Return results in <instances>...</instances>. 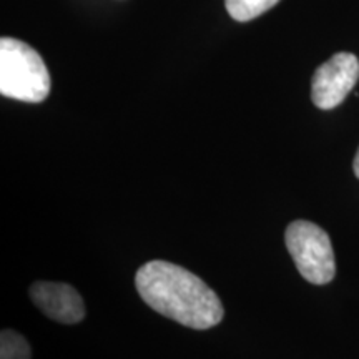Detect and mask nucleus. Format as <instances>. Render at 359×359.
<instances>
[{
	"label": "nucleus",
	"instance_id": "39448f33",
	"mask_svg": "<svg viewBox=\"0 0 359 359\" xmlns=\"http://www.w3.org/2000/svg\"><path fill=\"white\" fill-rule=\"evenodd\" d=\"M29 294L45 316L62 325H77L87 314L82 296L67 283L35 281Z\"/></svg>",
	"mask_w": 359,
	"mask_h": 359
},
{
	"label": "nucleus",
	"instance_id": "f03ea898",
	"mask_svg": "<svg viewBox=\"0 0 359 359\" xmlns=\"http://www.w3.org/2000/svg\"><path fill=\"white\" fill-rule=\"evenodd\" d=\"M0 93L27 103H40L50 93L47 65L30 45L22 40H0Z\"/></svg>",
	"mask_w": 359,
	"mask_h": 359
},
{
	"label": "nucleus",
	"instance_id": "6e6552de",
	"mask_svg": "<svg viewBox=\"0 0 359 359\" xmlns=\"http://www.w3.org/2000/svg\"><path fill=\"white\" fill-rule=\"evenodd\" d=\"M353 168H354V175L359 178V148H358V154L354 156V163H353Z\"/></svg>",
	"mask_w": 359,
	"mask_h": 359
},
{
	"label": "nucleus",
	"instance_id": "423d86ee",
	"mask_svg": "<svg viewBox=\"0 0 359 359\" xmlns=\"http://www.w3.org/2000/svg\"><path fill=\"white\" fill-rule=\"evenodd\" d=\"M280 0H224L228 13L231 19L238 22H248L257 19L271 7H275Z\"/></svg>",
	"mask_w": 359,
	"mask_h": 359
},
{
	"label": "nucleus",
	"instance_id": "0eeeda50",
	"mask_svg": "<svg viewBox=\"0 0 359 359\" xmlns=\"http://www.w3.org/2000/svg\"><path fill=\"white\" fill-rule=\"evenodd\" d=\"M32 349L24 336L12 330H4L0 334V359H30Z\"/></svg>",
	"mask_w": 359,
	"mask_h": 359
},
{
	"label": "nucleus",
	"instance_id": "f257e3e1",
	"mask_svg": "<svg viewBox=\"0 0 359 359\" xmlns=\"http://www.w3.org/2000/svg\"><path fill=\"white\" fill-rule=\"evenodd\" d=\"M135 286L151 309L191 330H210L223 320V304L200 276L163 259L137 271Z\"/></svg>",
	"mask_w": 359,
	"mask_h": 359
},
{
	"label": "nucleus",
	"instance_id": "7ed1b4c3",
	"mask_svg": "<svg viewBox=\"0 0 359 359\" xmlns=\"http://www.w3.org/2000/svg\"><path fill=\"white\" fill-rule=\"evenodd\" d=\"M286 248L299 275L313 285H326L336 275L334 251L323 228L306 219H296L285 231Z\"/></svg>",
	"mask_w": 359,
	"mask_h": 359
},
{
	"label": "nucleus",
	"instance_id": "20e7f679",
	"mask_svg": "<svg viewBox=\"0 0 359 359\" xmlns=\"http://www.w3.org/2000/svg\"><path fill=\"white\" fill-rule=\"evenodd\" d=\"M359 79L356 55L339 52L318 67L311 82V100L318 109L331 110L344 102Z\"/></svg>",
	"mask_w": 359,
	"mask_h": 359
}]
</instances>
